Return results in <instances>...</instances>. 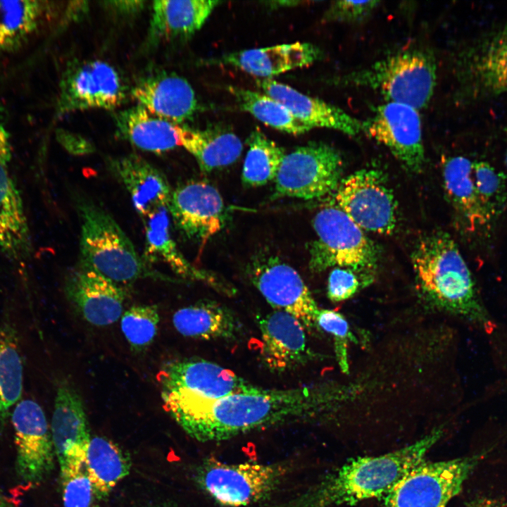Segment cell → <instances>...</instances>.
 <instances>
[{
  "instance_id": "6da1fadb",
  "label": "cell",
  "mask_w": 507,
  "mask_h": 507,
  "mask_svg": "<svg viewBox=\"0 0 507 507\" xmlns=\"http://www.w3.org/2000/svg\"><path fill=\"white\" fill-rule=\"evenodd\" d=\"M163 407L192 439L225 441L244 434L316 417L329 407L328 389L297 387L256 389L217 399L161 390Z\"/></svg>"
},
{
  "instance_id": "7a4b0ae2",
  "label": "cell",
  "mask_w": 507,
  "mask_h": 507,
  "mask_svg": "<svg viewBox=\"0 0 507 507\" xmlns=\"http://www.w3.org/2000/svg\"><path fill=\"white\" fill-rule=\"evenodd\" d=\"M444 434L435 429L394 451L353 459L309 489L274 507H338L384 496L425 456Z\"/></svg>"
},
{
  "instance_id": "3957f363",
  "label": "cell",
  "mask_w": 507,
  "mask_h": 507,
  "mask_svg": "<svg viewBox=\"0 0 507 507\" xmlns=\"http://www.w3.org/2000/svg\"><path fill=\"white\" fill-rule=\"evenodd\" d=\"M411 261L417 286L427 302L479 327H491L470 269L448 233L437 231L424 236Z\"/></svg>"
},
{
  "instance_id": "277c9868",
  "label": "cell",
  "mask_w": 507,
  "mask_h": 507,
  "mask_svg": "<svg viewBox=\"0 0 507 507\" xmlns=\"http://www.w3.org/2000/svg\"><path fill=\"white\" fill-rule=\"evenodd\" d=\"M81 222L80 262L123 290L150 277L174 280L146 265L119 225L105 210L89 201L78 202Z\"/></svg>"
},
{
  "instance_id": "5b68a950",
  "label": "cell",
  "mask_w": 507,
  "mask_h": 507,
  "mask_svg": "<svg viewBox=\"0 0 507 507\" xmlns=\"http://www.w3.org/2000/svg\"><path fill=\"white\" fill-rule=\"evenodd\" d=\"M436 79L434 57L425 51L410 49L344 75L339 81L344 86L372 89L387 102L401 103L418 110L425 107L432 98Z\"/></svg>"
},
{
  "instance_id": "8992f818",
  "label": "cell",
  "mask_w": 507,
  "mask_h": 507,
  "mask_svg": "<svg viewBox=\"0 0 507 507\" xmlns=\"http://www.w3.org/2000/svg\"><path fill=\"white\" fill-rule=\"evenodd\" d=\"M313 227L317 235L309 246V268L313 272L344 268L358 274L365 284L371 281L377 266V249L333 201L316 213Z\"/></svg>"
},
{
  "instance_id": "52a82bcc",
  "label": "cell",
  "mask_w": 507,
  "mask_h": 507,
  "mask_svg": "<svg viewBox=\"0 0 507 507\" xmlns=\"http://www.w3.org/2000/svg\"><path fill=\"white\" fill-rule=\"evenodd\" d=\"M495 446L465 457L423 461L384 496V507H446Z\"/></svg>"
},
{
  "instance_id": "ba28073f",
  "label": "cell",
  "mask_w": 507,
  "mask_h": 507,
  "mask_svg": "<svg viewBox=\"0 0 507 507\" xmlns=\"http://www.w3.org/2000/svg\"><path fill=\"white\" fill-rule=\"evenodd\" d=\"M289 470L286 464L226 463L208 458L199 466L198 485L215 501L230 507L246 506L268 499Z\"/></svg>"
},
{
  "instance_id": "9c48e42d",
  "label": "cell",
  "mask_w": 507,
  "mask_h": 507,
  "mask_svg": "<svg viewBox=\"0 0 507 507\" xmlns=\"http://www.w3.org/2000/svg\"><path fill=\"white\" fill-rule=\"evenodd\" d=\"M344 161L323 142H310L285 154L275 179L273 196L304 200L330 195L339 184Z\"/></svg>"
},
{
  "instance_id": "30bf717a",
  "label": "cell",
  "mask_w": 507,
  "mask_h": 507,
  "mask_svg": "<svg viewBox=\"0 0 507 507\" xmlns=\"http://www.w3.org/2000/svg\"><path fill=\"white\" fill-rule=\"evenodd\" d=\"M333 202L362 230L389 234L396 225V204L383 174L358 170L342 178Z\"/></svg>"
},
{
  "instance_id": "8fae6325",
  "label": "cell",
  "mask_w": 507,
  "mask_h": 507,
  "mask_svg": "<svg viewBox=\"0 0 507 507\" xmlns=\"http://www.w3.org/2000/svg\"><path fill=\"white\" fill-rule=\"evenodd\" d=\"M11 422L17 475L27 488L35 487L54 468L56 454L46 415L36 401L25 399L14 407Z\"/></svg>"
},
{
  "instance_id": "7c38bea8",
  "label": "cell",
  "mask_w": 507,
  "mask_h": 507,
  "mask_svg": "<svg viewBox=\"0 0 507 507\" xmlns=\"http://www.w3.org/2000/svg\"><path fill=\"white\" fill-rule=\"evenodd\" d=\"M125 92L120 75L108 63L98 60L76 63L66 69L61 80L56 114L113 109L124 101Z\"/></svg>"
},
{
  "instance_id": "4fadbf2b",
  "label": "cell",
  "mask_w": 507,
  "mask_h": 507,
  "mask_svg": "<svg viewBox=\"0 0 507 507\" xmlns=\"http://www.w3.org/2000/svg\"><path fill=\"white\" fill-rule=\"evenodd\" d=\"M249 277L266 301L275 309L298 319L308 332L317 328L320 308L299 273L276 256L256 259Z\"/></svg>"
},
{
  "instance_id": "5bb4252c",
  "label": "cell",
  "mask_w": 507,
  "mask_h": 507,
  "mask_svg": "<svg viewBox=\"0 0 507 507\" xmlns=\"http://www.w3.org/2000/svg\"><path fill=\"white\" fill-rule=\"evenodd\" d=\"M363 131L386 146L406 169L420 172L425 163L421 120L418 111L406 104L387 102L363 122Z\"/></svg>"
},
{
  "instance_id": "9a60e30c",
  "label": "cell",
  "mask_w": 507,
  "mask_h": 507,
  "mask_svg": "<svg viewBox=\"0 0 507 507\" xmlns=\"http://www.w3.org/2000/svg\"><path fill=\"white\" fill-rule=\"evenodd\" d=\"M460 58L459 78L470 98L507 92V23L477 41Z\"/></svg>"
},
{
  "instance_id": "2e32d148",
  "label": "cell",
  "mask_w": 507,
  "mask_h": 507,
  "mask_svg": "<svg viewBox=\"0 0 507 507\" xmlns=\"http://www.w3.org/2000/svg\"><path fill=\"white\" fill-rule=\"evenodd\" d=\"M160 390L187 392L207 399L248 392L258 387L232 370L199 358L168 363L156 375Z\"/></svg>"
},
{
  "instance_id": "e0dca14e",
  "label": "cell",
  "mask_w": 507,
  "mask_h": 507,
  "mask_svg": "<svg viewBox=\"0 0 507 507\" xmlns=\"http://www.w3.org/2000/svg\"><path fill=\"white\" fill-rule=\"evenodd\" d=\"M177 227L204 245L224 226L225 213L218 189L204 181H189L172 192L168 206Z\"/></svg>"
},
{
  "instance_id": "ac0fdd59",
  "label": "cell",
  "mask_w": 507,
  "mask_h": 507,
  "mask_svg": "<svg viewBox=\"0 0 507 507\" xmlns=\"http://www.w3.org/2000/svg\"><path fill=\"white\" fill-rule=\"evenodd\" d=\"M51 434L60 477L82 468L91 437L82 401L66 382L56 390Z\"/></svg>"
},
{
  "instance_id": "d6986e66",
  "label": "cell",
  "mask_w": 507,
  "mask_h": 507,
  "mask_svg": "<svg viewBox=\"0 0 507 507\" xmlns=\"http://www.w3.org/2000/svg\"><path fill=\"white\" fill-rule=\"evenodd\" d=\"M64 292L75 309L92 325H111L123 315L125 291L80 261L68 273Z\"/></svg>"
},
{
  "instance_id": "ffe728a7",
  "label": "cell",
  "mask_w": 507,
  "mask_h": 507,
  "mask_svg": "<svg viewBox=\"0 0 507 507\" xmlns=\"http://www.w3.org/2000/svg\"><path fill=\"white\" fill-rule=\"evenodd\" d=\"M256 321L261 334V360L271 372L294 370L313 357L306 330L292 315L274 310L258 315Z\"/></svg>"
},
{
  "instance_id": "44dd1931",
  "label": "cell",
  "mask_w": 507,
  "mask_h": 507,
  "mask_svg": "<svg viewBox=\"0 0 507 507\" xmlns=\"http://www.w3.org/2000/svg\"><path fill=\"white\" fill-rule=\"evenodd\" d=\"M145 231L143 260L146 263L162 261L177 275L204 283L215 291L233 296L236 289L215 273L199 269L182 255L171 235L168 208L162 207L142 218Z\"/></svg>"
},
{
  "instance_id": "7402d4cb",
  "label": "cell",
  "mask_w": 507,
  "mask_h": 507,
  "mask_svg": "<svg viewBox=\"0 0 507 507\" xmlns=\"http://www.w3.org/2000/svg\"><path fill=\"white\" fill-rule=\"evenodd\" d=\"M132 94L139 106L175 124L191 119L197 110L191 84L173 73L157 72L141 79Z\"/></svg>"
},
{
  "instance_id": "603a6c76",
  "label": "cell",
  "mask_w": 507,
  "mask_h": 507,
  "mask_svg": "<svg viewBox=\"0 0 507 507\" xmlns=\"http://www.w3.org/2000/svg\"><path fill=\"white\" fill-rule=\"evenodd\" d=\"M108 165L129 193L142 218L168 207L172 192L165 176L142 157L127 154L110 159Z\"/></svg>"
},
{
  "instance_id": "cb8c5ba5",
  "label": "cell",
  "mask_w": 507,
  "mask_h": 507,
  "mask_svg": "<svg viewBox=\"0 0 507 507\" xmlns=\"http://www.w3.org/2000/svg\"><path fill=\"white\" fill-rule=\"evenodd\" d=\"M256 83L264 94L282 104L295 118L311 129H333L350 136H356L363 131V122L339 107L270 78L258 80Z\"/></svg>"
},
{
  "instance_id": "d4e9b609",
  "label": "cell",
  "mask_w": 507,
  "mask_h": 507,
  "mask_svg": "<svg viewBox=\"0 0 507 507\" xmlns=\"http://www.w3.org/2000/svg\"><path fill=\"white\" fill-rule=\"evenodd\" d=\"M320 56V50L317 46L306 42H294L232 52L213 62L270 79L295 68L308 66Z\"/></svg>"
},
{
  "instance_id": "484cf974",
  "label": "cell",
  "mask_w": 507,
  "mask_h": 507,
  "mask_svg": "<svg viewBox=\"0 0 507 507\" xmlns=\"http://www.w3.org/2000/svg\"><path fill=\"white\" fill-rule=\"evenodd\" d=\"M172 321L182 336L201 340H234L242 331V323L230 308L211 300L178 309Z\"/></svg>"
},
{
  "instance_id": "4316f807",
  "label": "cell",
  "mask_w": 507,
  "mask_h": 507,
  "mask_svg": "<svg viewBox=\"0 0 507 507\" xmlns=\"http://www.w3.org/2000/svg\"><path fill=\"white\" fill-rule=\"evenodd\" d=\"M446 194L465 227L471 232L487 229L493 220L482 204L472 177V161L463 156L448 158L442 169Z\"/></svg>"
},
{
  "instance_id": "83f0119b",
  "label": "cell",
  "mask_w": 507,
  "mask_h": 507,
  "mask_svg": "<svg viewBox=\"0 0 507 507\" xmlns=\"http://www.w3.org/2000/svg\"><path fill=\"white\" fill-rule=\"evenodd\" d=\"M116 135L143 151L162 154L180 145L177 125L138 105L114 117Z\"/></svg>"
},
{
  "instance_id": "f1b7e54d",
  "label": "cell",
  "mask_w": 507,
  "mask_h": 507,
  "mask_svg": "<svg viewBox=\"0 0 507 507\" xmlns=\"http://www.w3.org/2000/svg\"><path fill=\"white\" fill-rule=\"evenodd\" d=\"M180 145L196 160L204 172L227 167L241 156V139L230 130L215 126L205 130H192L177 125Z\"/></svg>"
},
{
  "instance_id": "f546056e",
  "label": "cell",
  "mask_w": 507,
  "mask_h": 507,
  "mask_svg": "<svg viewBox=\"0 0 507 507\" xmlns=\"http://www.w3.org/2000/svg\"><path fill=\"white\" fill-rule=\"evenodd\" d=\"M219 4L210 0L154 1L151 35L156 39L191 35L201 29Z\"/></svg>"
},
{
  "instance_id": "4dcf8cb0",
  "label": "cell",
  "mask_w": 507,
  "mask_h": 507,
  "mask_svg": "<svg viewBox=\"0 0 507 507\" xmlns=\"http://www.w3.org/2000/svg\"><path fill=\"white\" fill-rule=\"evenodd\" d=\"M29 248V230L21 197L6 165L0 163V251L18 257L27 254Z\"/></svg>"
},
{
  "instance_id": "1f68e13d",
  "label": "cell",
  "mask_w": 507,
  "mask_h": 507,
  "mask_svg": "<svg viewBox=\"0 0 507 507\" xmlns=\"http://www.w3.org/2000/svg\"><path fill=\"white\" fill-rule=\"evenodd\" d=\"M84 468L94 496L101 499L130 473L131 462L114 442L102 437H94L88 445Z\"/></svg>"
},
{
  "instance_id": "d6a6232c",
  "label": "cell",
  "mask_w": 507,
  "mask_h": 507,
  "mask_svg": "<svg viewBox=\"0 0 507 507\" xmlns=\"http://www.w3.org/2000/svg\"><path fill=\"white\" fill-rule=\"evenodd\" d=\"M46 7L37 0L0 1V55L14 53L28 42Z\"/></svg>"
},
{
  "instance_id": "836d02e7",
  "label": "cell",
  "mask_w": 507,
  "mask_h": 507,
  "mask_svg": "<svg viewBox=\"0 0 507 507\" xmlns=\"http://www.w3.org/2000/svg\"><path fill=\"white\" fill-rule=\"evenodd\" d=\"M23 388V361L16 330L8 322L0 325V432L20 401Z\"/></svg>"
},
{
  "instance_id": "e575fe53",
  "label": "cell",
  "mask_w": 507,
  "mask_h": 507,
  "mask_svg": "<svg viewBox=\"0 0 507 507\" xmlns=\"http://www.w3.org/2000/svg\"><path fill=\"white\" fill-rule=\"evenodd\" d=\"M242 180L246 187L263 186L275 180L284 150L258 130L253 131L248 139Z\"/></svg>"
},
{
  "instance_id": "d590c367",
  "label": "cell",
  "mask_w": 507,
  "mask_h": 507,
  "mask_svg": "<svg viewBox=\"0 0 507 507\" xmlns=\"http://www.w3.org/2000/svg\"><path fill=\"white\" fill-rule=\"evenodd\" d=\"M229 91L243 111L273 128L294 135L311 130L295 118L282 104L265 94L238 87H230Z\"/></svg>"
},
{
  "instance_id": "8d00e7d4",
  "label": "cell",
  "mask_w": 507,
  "mask_h": 507,
  "mask_svg": "<svg viewBox=\"0 0 507 507\" xmlns=\"http://www.w3.org/2000/svg\"><path fill=\"white\" fill-rule=\"evenodd\" d=\"M160 317L156 305H136L125 311L120 320L121 330L131 351L141 353L154 342Z\"/></svg>"
},
{
  "instance_id": "74e56055",
  "label": "cell",
  "mask_w": 507,
  "mask_h": 507,
  "mask_svg": "<svg viewBox=\"0 0 507 507\" xmlns=\"http://www.w3.org/2000/svg\"><path fill=\"white\" fill-rule=\"evenodd\" d=\"M472 177L479 196L492 217L502 212L506 198L505 175L486 161H472Z\"/></svg>"
},
{
  "instance_id": "f35d334b",
  "label": "cell",
  "mask_w": 507,
  "mask_h": 507,
  "mask_svg": "<svg viewBox=\"0 0 507 507\" xmlns=\"http://www.w3.org/2000/svg\"><path fill=\"white\" fill-rule=\"evenodd\" d=\"M316 323L318 327L333 336L335 353L339 368L343 373H348L347 345L349 341L354 339V337L350 332L347 320L337 311L320 309L316 318Z\"/></svg>"
},
{
  "instance_id": "ab89813d",
  "label": "cell",
  "mask_w": 507,
  "mask_h": 507,
  "mask_svg": "<svg viewBox=\"0 0 507 507\" xmlns=\"http://www.w3.org/2000/svg\"><path fill=\"white\" fill-rule=\"evenodd\" d=\"M64 507H90L94 491L84 465L61 477Z\"/></svg>"
},
{
  "instance_id": "60d3db41",
  "label": "cell",
  "mask_w": 507,
  "mask_h": 507,
  "mask_svg": "<svg viewBox=\"0 0 507 507\" xmlns=\"http://www.w3.org/2000/svg\"><path fill=\"white\" fill-rule=\"evenodd\" d=\"M380 3V1L373 0L335 1L327 9L324 19L326 21L359 23L369 17Z\"/></svg>"
},
{
  "instance_id": "b9f144b4",
  "label": "cell",
  "mask_w": 507,
  "mask_h": 507,
  "mask_svg": "<svg viewBox=\"0 0 507 507\" xmlns=\"http://www.w3.org/2000/svg\"><path fill=\"white\" fill-rule=\"evenodd\" d=\"M361 277L351 270L334 268L329 274L327 297L333 302L352 297L361 287Z\"/></svg>"
},
{
  "instance_id": "7bdbcfd3",
  "label": "cell",
  "mask_w": 507,
  "mask_h": 507,
  "mask_svg": "<svg viewBox=\"0 0 507 507\" xmlns=\"http://www.w3.org/2000/svg\"><path fill=\"white\" fill-rule=\"evenodd\" d=\"M56 136L58 142L71 154L86 155L94 151V147L89 141L72 132L58 130Z\"/></svg>"
},
{
  "instance_id": "ee69618b",
  "label": "cell",
  "mask_w": 507,
  "mask_h": 507,
  "mask_svg": "<svg viewBox=\"0 0 507 507\" xmlns=\"http://www.w3.org/2000/svg\"><path fill=\"white\" fill-rule=\"evenodd\" d=\"M465 507H507V500L501 496L477 495L468 501Z\"/></svg>"
},
{
  "instance_id": "f6af8a7d",
  "label": "cell",
  "mask_w": 507,
  "mask_h": 507,
  "mask_svg": "<svg viewBox=\"0 0 507 507\" xmlns=\"http://www.w3.org/2000/svg\"><path fill=\"white\" fill-rule=\"evenodd\" d=\"M12 156L10 134L0 119V163L7 165Z\"/></svg>"
},
{
  "instance_id": "bcb514c9",
  "label": "cell",
  "mask_w": 507,
  "mask_h": 507,
  "mask_svg": "<svg viewBox=\"0 0 507 507\" xmlns=\"http://www.w3.org/2000/svg\"><path fill=\"white\" fill-rule=\"evenodd\" d=\"M111 6L115 11L123 13H134L141 8L143 6L142 1H110Z\"/></svg>"
},
{
  "instance_id": "7dc6e473",
  "label": "cell",
  "mask_w": 507,
  "mask_h": 507,
  "mask_svg": "<svg viewBox=\"0 0 507 507\" xmlns=\"http://www.w3.org/2000/svg\"><path fill=\"white\" fill-rule=\"evenodd\" d=\"M0 507H17L13 501L4 493L0 487Z\"/></svg>"
},
{
  "instance_id": "c3c4849f",
  "label": "cell",
  "mask_w": 507,
  "mask_h": 507,
  "mask_svg": "<svg viewBox=\"0 0 507 507\" xmlns=\"http://www.w3.org/2000/svg\"><path fill=\"white\" fill-rule=\"evenodd\" d=\"M504 165L507 170V147H506V150L505 155H504Z\"/></svg>"
}]
</instances>
